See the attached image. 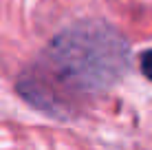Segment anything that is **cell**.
Listing matches in <instances>:
<instances>
[{
    "label": "cell",
    "mask_w": 152,
    "mask_h": 150,
    "mask_svg": "<svg viewBox=\"0 0 152 150\" xmlns=\"http://www.w3.org/2000/svg\"><path fill=\"white\" fill-rule=\"evenodd\" d=\"M141 71H143V75L152 82V51H145V53L141 55Z\"/></svg>",
    "instance_id": "cell-1"
}]
</instances>
